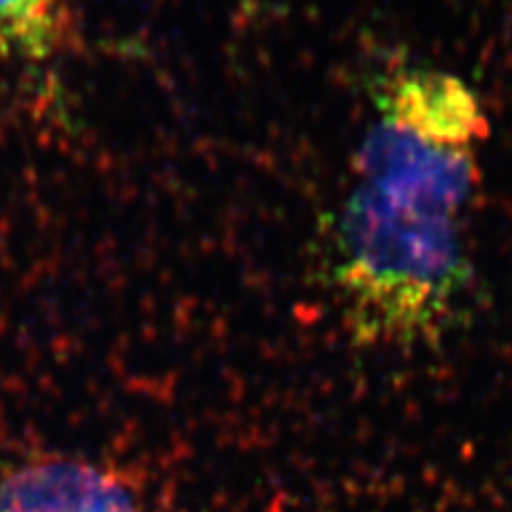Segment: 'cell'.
<instances>
[{"label":"cell","instance_id":"6da1fadb","mask_svg":"<svg viewBox=\"0 0 512 512\" xmlns=\"http://www.w3.org/2000/svg\"><path fill=\"white\" fill-rule=\"evenodd\" d=\"M489 120L455 73L378 77L372 122L331 233V286L352 340L438 342L474 282L470 216Z\"/></svg>","mask_w":512,"mask_h":512},{"label":"cell","instance_id":"7a4b0ae2","mask_svg":"<svg viewBox=\"0 0 512 512\" xmlns=\"http://www.w3.org/2000/svg\"><path fill=\"white\" fill-rule=\"evenodd\" d=\"M0 512H148L118 472L75 457L0 461Z\"/></svg>","mask_w":512,"mask_h":512},{"label":"cell","instance_id":"3957f363","mask_svg":"<svg viewBox=\"0 0 512 512\" xmlns=\"http://www.w3.org/2000/svg\"><path fill=\"white\" fill-rule=\"evenodd\" d=\"M75 18L67 0H0V54L47 62L73 45Z\"/></svg>","mask_w":512,"mask_h":512}]
</instances>
